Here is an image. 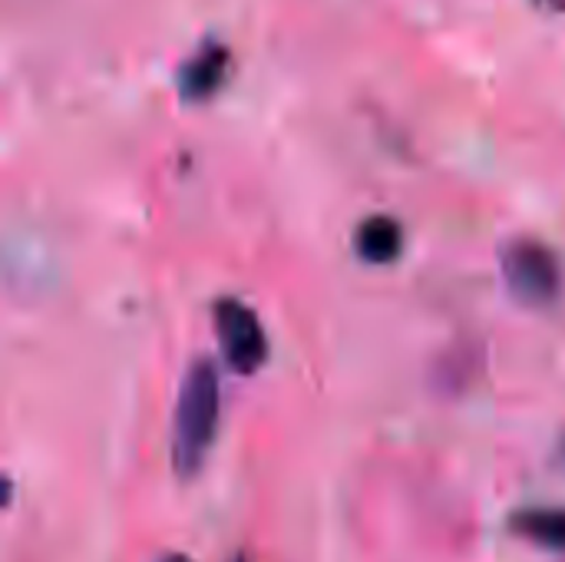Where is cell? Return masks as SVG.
Instances as JSON below:
<instances>
[{
  "mask_svg": "<svg viewBox=\"0 0 565 562\" xmlns=\"http://www.w3.org/2000/svg\"><path fill=\"white\" fill-rule=\"evenodd\" d=\"M218 427V374L209 361H195L182 381L175 421H172V464L182 477H192Z\"/></svg>",
  "mask_w": 565,
  "mask_h": 562,
  "instance_id": "6da1fadb",
  "label": "cell"
},
{
  "mask_svg": "<svg viewBox=\"0 0 565 562\" xmlns=\"http://www.w3.org/2000/svg\"><path fill=\"white\" fill-rule=\"evenodd\" d=\"M404 232L391 215H371L358 225L354 232V248L364 262L371 265H387L401 255Z\"/></svg>",
  "mask_w": 565,
  "mask_h": 562,
  "instance_id": "5b68a950",
  "label": "cell"
},
{
  "mask_svg": "<svg viewBox=\"0 0 565 562\" xmlns=\"http://www.w3.org/2000/svg\"><path fill=\"white\" fill-rule=\"evenodd\" d=\"M559 460H563V467H565V441H563V447H559Z\"/></svg>",
  "mask_w": 565,
  "mask_h": 562,
  "instance_id": "ba28073f",
  "label": "cell"
},
{
  "mask_svg": "<svg viewBox=\"0 0 565 562\" xmlns=\"http://www.w3.org/2000/svg\"><path fill=\"white\" fill-rule=\"evenodd\" d=\"M162 562H189V560H185V556H166Z\"/></svg>",
  "mask_w": 565,
  "mask_h": 562,
  "instance_id": "52a82bcc",
  "label": "cell"
},
{
  "mask_svg": "<svg viewBox=\"0 0 565 562\" xmlns=\"http://www.w3.org/2000/svg\"><path fill=\"white\" fill-rule=\"evenodd\" d=\"M215 331H218V344L225 361L238 371V374H255L265 358H268V338L262 331L258 315L232 298H222L215 305Z\"/></svg>",
  "mask_w": 565,
  "mask_h": 562,
  "instance_id": "3957f363",
  "label": "cell"
},
{
  "mask_svg": "<svg viewBox=\"0 0 565 562\" xmlns=\"http://www.w3.org/2000/svg\"><path fill=\"white\" fill-rule=\"evenodd\" d=\"M513 527L546 547V550H565V510H556V507H546V510H526V513H516Z\"/></svg>",
  "mask_w": 565,
  "mask_h": 562,
  "instance_id": "8992f818",
  "label": "cell"
},
{
  "mask_svg": "<svg viewBox=\"0 0 565 562\" xmlns=\"http://www.w3.org/2000/svg\"><path fill=\"white\" fill-rule=\"evenodd\" d=\"M503 278L516 301L543 308L559 295V262L536 238H516L503 252Z\"/></svg>",
  "mask_w": 565,
  "mask_h": 562,
  "instance_id": "7a4b0ae2",
  "label": "cell"
},
{
  "mask_svg": "<svg viewBox=\"0 0 565 562\" xmlns=\"http://www.w3.org/2000/svg\"><path fill=\"white\" fill-rule=\"evenodd\" d=\"M228 73V50L222 43L202 46L185 66H182V96L185 99H209Z\"/></svg>",
  "mask_w": 565,
  "mask_h": 562,
  "instance_id": "277c9868",
  "label": "cell"
}]
</instances>
